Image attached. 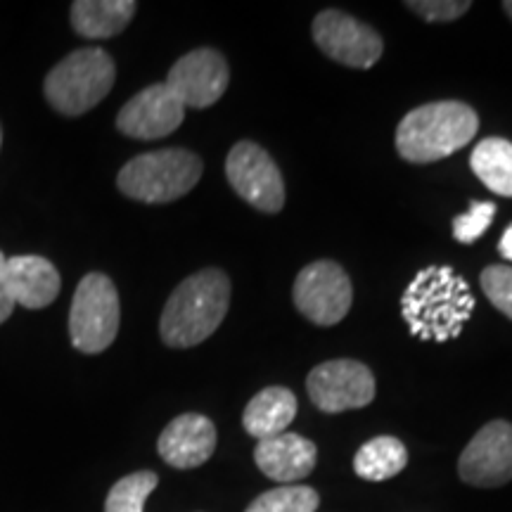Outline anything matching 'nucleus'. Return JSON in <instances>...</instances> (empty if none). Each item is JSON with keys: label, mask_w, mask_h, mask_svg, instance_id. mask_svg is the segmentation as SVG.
Listing matches in <instances>:
<instances>
[{"label": "nucleus", "mask_w": 512, "mask_h": 512, "mask_svg": "<svg viewBox=\"0 0 512 512\" xmlns=\"http://www.w3.org/2000/svg\"><path fill=\"white\" fill-rule=\"evenodd\" d=\"M475 311V297L465 278L451 266L422 268L401 294V316L422 342H448L463 332Z\"/></svg>", "instance_id": "nucleus-1"}, {"label": "nucleus", "mask_w": 512, "mask_h": 512, "mask_svg": "<svg viewBox=\"0 0 512 512\" xmlns=\"http://www.w3.org/2000/svg\"><path fill=\"white\" fill-rule=\"evenodd\" d=\"M230 306V280L219 268L185 278L164 306L159 332L166 347L188 349L219 330Z\"/></svg>", "instance_id": "nucleus-2"}, {"label": "nucleus", "mask_w": 512, "mask_h": 512, "mask_svg": "<svg viewBox=\"0 0 512 512\" xmlns=\"http://www.w3.org/2000/svg\"><path fill=\"white\" fill-rule=\"evenodd\" d=\"M479 131V117L470 105L441 100L408 112L396 128V150L406 162L432 164L463 150Z\"/></svg>", "instance_id": "nucleus-3"}, {"label": "nucleus", "mask_w": 512, "mask_h": 512, "mask_svg": "<svg viewBox=\"0 0 512 512\" xmlns=\"http://www.w3.org/2000/svg\"><path fill=\"white\" fill-rule=\"evenodd\" d=\"M202 169V159L181 147L145 152L119 171L117 188L131 200L166 204L188 195L200 183Z\"/></svg>", "instance_id": "nucleus-4"}, {"label": "nucleus", "mask_w": 512, "mask_h": 512, "mask_svg": "<svg viewBox=\"0 0 512 512\" xmlns=\"http://www.w3.org/2000/svg\"><path fill=\"white\" fill-rule=\"evenodd\" d=\"M114 79L117 67L105 50L81 48L50 69L43 93L55 112L64 117H81L107 98Z\"/></svg>", "instance_id": "nucleus-5"}, {"label": "nucleus", "mask_w": 512, "mask_h": 512, "mask_svg": "<svg viewBox=\"0 0 512 512\" xmlns=\"http://www.w3.org/2000/svg\"><path fill=\"white\" fill-rule=\"evenodd\" d=\"M119 294L105 273H88L69 311V339L81 354H102L119 332Z\"/></svg>", "instance_id": "nucleus-6"}, {"label": "nucleus", "mask_w": 512, "mask_h": 512, "mask_svg": "<svg viewBox=\"0 0 512 512\" xmlns=\"http://www.w3.org/2000/svg\"><path fill=\"white\" fill-rule=\"evenodd\" d=\"M351 280L337 261H313L294 280V306L316 325H335L351 309Z\"/></svg>", "instance_id": "nucleus-7"}, {"label": "nucleus", "mask_w": 512, "mask_h": 512, "mask_svg": "<svg viewBox=\"0 0 512 512\" xmlns=\"http://www.w3.org/2000/svg\"><path fill=\"white\" fill-rule=\"evenodd\" d=\"M226 176L233 190L264 214H278L285 204V181L271 155L249 140L228 152Z\"/></svg>", "instance_id": "nucleus-8"}, {"label": "nucleus", "mask_w": 512, "mask_h": 512, "mask_svg": "<svg viewBox=\"0 0 512 512\" xmlns=\"http://www.w3.org/2000/svg\"><path fill=\"white\" fill-rule=\"evenodd\" d=\"M306 389L313 406L323 413L354 411V408H366L375 399V377L361 361L337 358L313 368Z\"/></svg>", "instance_id": "nucleus-9"}, {"label": "nucleus", "mask_w": 512, "mask_h": 512, "mask_svg": "<svg viewBox=\"0 0 512 512\" xmlns=\"http://www.w3.org/2000/svg\"><path fill=\"white\" fill-rule=\"evenodd\" d=\"M313 41L332 60L354 69H370L384 50L375 29L339 10H325L313 19Z\"/></svg>", "instance_id": "nucleus-10"}, {"label": "nucleus", "mask_w": 512, "mask_h": 512, "mask_svg": "<svg viewBox=\"0 0 512 512\" xmlns=\"http://www.w3.org/2000/svg\"><path fill=\"white\" fill-rule=\"evenodd\" d=\"M230 83V69L226 57L219 50L197 48L183 55L174 67H171L166 86L181 100L183 107H204L214 105L221 100Z\"/></svg>", "instance_id": "nucleus-11"}, {"label": "nucleus", "mask_w": 512, "mask_h": 512, "mask_svg": "<svg viewBox=\"0 0 512 512\" xmlns=\"http://www.w3.org/2000/svg\"><path fill=\"white\" fill-rule=\"evenodd\" d=\"M458 475L472 486L494 489L512 479V425L494 420L484 425L458 460Z\"/></svg>", "instance_id": "nucleus-12"}, {"label": "nucleus", "mask_w": 512, "mask_h": 512, "mask_svg": "<svg viewBox=\"0 0 512 512\" xmlns=\"http://www.w3.org/2000/svg\"><path fill=\"white\" fill-rule=\"evenodd\" d=\"M185 107L166 83H152L121 107L117 128L136 140L166 138L183 124Z\"/></svg>", "instance_id": "nucleus-13"}, {"label": "nucleus", "mask_w": 512, "mask_h": 512, "mask_svg": "<svg viewBox=\"0 0 512 512\" xmlns=\"http://www.w3.org/2000/svg\"><path fill=\"white\" fill-rule=\"evenodd\" d=\"M157 451L166 465L176 470H192L214 456L216 427L207 415L183 413L164 427Z\"/></svg>", "instance_id": "nucleus-14"}, {"label": "nucleus", "mask_w": 512, "mask_h": 512, "mask_svg": "<svg viewBox=\"0 0 512 512\" xmlns=\"http://www.w3.org/2000/svg\"><path fill=\"white\" fill-rule=\"evenodd\" d=\"M254 460L268 479L292 484L311 475L318 460V448L302 434L283 432L278 437L259 441L254 448Z\"/></svg>", "instance_id": "nucleus-15"}, {"label": "nucleus", "mask_w": 512, "mask_h": 512, "mask_svg": "<svg viewBox=\"0 0 512 512\" xmlns=\"http://www.w3.org/2000/svg\"><path fill=\"white\" fill-rule=\"evenodd\" d=\"M10 297L24 309H46L60 294V273L43 256H10L5 261Z\"/></svg>", "instance_id": "nucleus-16"}, {"label": "nucleus", "mask_w": 512, "mask_h": 512, "mask_svg": "<svg viewBox=\"0 0 512 512\" xmlns=\"http://www.w3.org/2000/svg\"><path fill=\"white\" fill-rule=\"evenodd\" d=\"M297 415V396L285 387H266L247 403L242 413L245 432L264 441L287 432Z\"/></svg>", "instance_id": "nucleus-17"}, {"label": "nucleus", "mask_w": 512, "mask_h": 512, "mask_svg": "<svg viewBox=\"0 0 512 512\" xmlns=\"http://www.w3.org/2000/svg\"><path fill=\"white\" fill-rule=\"evenodd\" d=\"M136 10L138 5L133 0H76L72 5V27L83 38L102 41L119 36L136 17Z\"/></svg>", "instance_id": "nucleus-18"}, {"label": "nucleus", "mask_w": 512, "mask_h": 512, "mask_svg": "<svg viewBox=\"0 0 512 512\" xmlns=\"http://www.w3.org/2000/svg\"><path fill=\"white\" fill-rule=\"evenodd\" d=\"M470 166L486 188L512 197V143L505 138H484L472 150Z\"/></svg>", "instance_id": "nucleus-19"}, {"label": "nucleus", "mask_w": 512, "mask_h": 512, "mask_svg": "<svg viewBox=\"0 0 512 512\" xmlns=\"http://www.w3.org/2000/svg\"><path fill=\"white\" fill-rule=\"evenodd\" d=\"M408 465V451L396 437H375L358 448L354 472L368 482H384L403 472Z\"/></svg>", "instance_id": "nucleus-20"}, {"label": "nucleus", "mask_w": 512, "mask_h": 512, "mask_svg": "<svg viewBox=\"0 0 512 512\" xmlns=\"http://www.w3.org/2000/svg\"><path fill=\"white\" fill-rule=\"evenodd\" d=\"M159 477L150 470L133 472L112 486L105 501V512H143L147 496L157 489Z\"/></svg>", "instance_id": "nucleus-21"}, {"label": "nucleus", "mask_w": 512, "mask_h": 512, "mask_svg": "<svg viewBox=\"0 0 512 512\" xmlns=\"http://www.w3.org/2000/svg\"><path fill=\"white\" fill-rule=\"evenodd\" d=\"M318 503L311 486H278L254 498L245 512H316Z\"/></svg>", "instance_id": "nucleus-22"}, {"label": "nucleus", "mask_w": 512, "mask_h": 512, "mask_svg": "<svg viewBox=\"0 0 512 512\" xmlns=\"http://www.w3.org/2000/svg\"><path fill=\"white\" fill-rule=\"evenodd\" d=\"M496 216V204L494 202H472L467 214L453 219V238L463 245H472L489 230L491 221Z\"/></svg>", "instance_id": "nucleus-23"}, {"label": "nucleus", "mask_w": 512, "mask_h": 512, "mask_svg": "<svg viewBox=\"0 0 512 512\" xmlns=\"http://www.w3.org/2000/svg\"><path fill=\"white\" fill-rule=\"evenodd\" d=\"M479 280H482V290L489 297V302L512 320V268L486 266Z\"/></svg>", "instance_id": "nucleus-24"}, {"label": "nucleus", "mask_w": 512, "mask_h": 512, "mask_svg": "<svg viewBox=\"0 0 512 512\" xmlns=\"http://www.w3.org/2000/svg\"><path fill=\"white\" fill-rule=\"evenodd\" d=\"M408 10L418 12L427 22H453L472 8L470 0H408Z\"/></svg>", "instance_id": "nucleus-25"}, {"label": "nucleus", "mask_w": 512, "mask_h": 512, "mask_svg": "<svg viewBox=\"0 0 512 512\" xmlns=\"http://www.w3.org/2000/svg\"><path fill=\"white\" fill-rule=\"evenodd\" d=\"M5 261H8V256L0 252V323H5L12 316V311H15V299L10 297V290H8V278H5Z\"/></svg>", "instance_id": "nucleus-26"}, {"label": "nucleus", "mask_w": 512, "mask_h": 512, "mask_svg": "<svg viewBox=\"0 0 512 512\" xmlns=\"http://www.w3.org/2000/svg\"><path fill=\"white\" fill-rule=\"evenodd\" d=\"M498 249H501V254L505 256V259L512 261V223L505 228L503 238H501V242H498Z\"/></svg>", "instance_id": "nucleus-27"}, {"label": "nucleus", "mask_w": 512, "mask_h": 512, "mask_svg": "<svg viewBox=\"0 0 512 512\" xmlns=\"http://www.w3.org/2000/svg\"><path fill=\"white\" fill-rule=\"evenodd\" d=\"M503 10L508 12V17L512 19V0H505V3H503Z\"/></svg>", "instance_id": "nucleus-28"}, {"label": "nucleus", "mask_w": 512, "mask_h": 512, "mask_svg": "<svg viewBox=\"0 0 512 512\" xmlns=\"http://www.w3.org/2000/svg\"><path fill=\"white\" fill-rule=\"evenodd\" d=\"M0 145H3V128H0Z\"/></svg>", "instance_id": "nucleus-29"}]
</instances>
